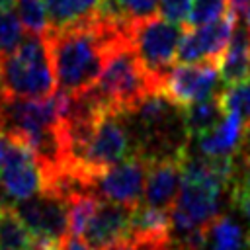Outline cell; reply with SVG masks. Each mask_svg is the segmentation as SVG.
Wrapping results in <instances>:
<instances>
[{
	"mask_svg": "<svg viewBox=\"0 0 250 250\" xmlns=\"http://www.w3.org/2000/svg\"><path fill=\"white\" fill-rule=\"evenodd\" d=\"M135 23V21H133ZM96 14L88 23L47 31L59 92L76 96L88 92L100 78L111 49L131 37V25Z\"/></svg>",
	"mask_w": 250,
	"mask_h": 250,
	"instance_id": "obj_1",
	"label": "cell"
},
{
	"mask_svg": "<svg viewBox=\"0 0 250 250\" xmlns=\"http://www.w3.org/2000/svg\"><path fill=\"white\" fill-rule=\"evenodd\" d=\"M182 111H184V125H186L189 143L199 139L207 131H211L215 125H219V121L227 113L223 107V102H221V94L215 98L195 102L188 107H182Z\"/></svg>",
	"mask_w": 250,
	"mask_h": 250,
	"instance_id": "obj_14",
	"label": "cell"
},
{
	"mask_svg": "<svg viewBox=\"0 0 250 250\" xmlns=\"http://www.w3.org/2000/svg\"><path fill=\"white\" fill-rule=\"evenodd\" d=\"M236 158V172L230 193H250V131L244 135V143L240 150L234 154Z\"/></svg>",
	"mask_w": 250,
	"mask_h": 250,
	"instance_id": "obj_22",
	"label": "cell"
},
{
	"mask_svg": "<svg viewBox=\"0 0 250 250\" xmlns=\"http://www.w3.org/2000/svg\"><path fill=\"white\" fill-rule=\"evenodd\" d=\"M158 0H102L98 14L111 21L133 23L137 20L154 16Z\"/></svg>",
	"mask_w": 250,
	"mask_h": 250,
	"instance_id": "obj_17",
	"label": "cell"
},
{
	"mask_svg": "<svg viewBox=\"0 0 250 250\" xmlns=\"http://www.w3.org/2000/svg\"><path fill=\"white\" fill-rule=\"evenodd\" d=\"M182 188V158H164L148 164L143 199L146 205L172 209Z\"/></svg>",
	"mask_w": 250,
	"mask_h": 250,
	"instance_id": "obj_10",
	"label": "cell"
},
{
	"mask_svg": "<svg viewBox=\"0 0 250 250\" xmlns=\"http://www.w3.org/2000/svg\"><path fill=\"white\" fill-rule=\"evenodd\" d=\"M193 0H158V12L162 18L174 21V23H188V16L191 10Z\"/></svg>",
	"mask_w": 250,
	"mask_h": 250,
	"instance_id": "obj_24",
	"label": "cell"
},
{
	"mask_svg": "<svg viewBox=\"0 0 250 250\" xmlns=\"http://www.w3.org/2000/svg\"><path fill=\"white\" fill-rule=\"evenodd\" d=\"M131 234V207L100 199L86 225L84 238L94 250H107Z\"/></svg>",
	"mask_w": 250,
	"mask_h": 250,
	"instance_id": "obj_9",
	"label": "cell"
},
{
	"mask_svg": "<svg viewBox=\"0 0 250 250\" xmlns=\"http://www.w3.org/2000/svg\"><path fill=\"white\" fill-rule=\"evenodd\" d=\"M227 4L229 0H193L186 25L197 27L223 18L227 14Z\"/></svg>",
	"mask_w": 250,
	"mask_h": 250,
	"instance_id": "obj_21",
	"label": "cell"
},
{
	"mask_svg": "<svg viewBox=\"0 0 250 250\" xmlns=\"http://www.w3.org/2000/svg\"><path fill=\"white\" fill-rule=\"evenodd\" d=\"M244 27H246V31H248V35H250V6L246 8V16H244Z\"/></svg>",
	"mask_w": 250,
	"mask_h": 250,
	"instance_id": "obj_29",
	"label": "cell"
},
{
	"mask_svg": "<svg viewBox=\"0 0 250 250\" xmlns=\"http://www.w3.org/2000/svg\"><path fill=\"white\" fill-rule=\"evenodd\" d=\"M186 29L162 16H148L131 25V43L148 76L162 88V80L174 66Z\"/></svg>",
	"mask_w": 250,
	"mask_h": 250,
	"instance_id": "obj_4",
	"label": "cell"
},
{
	"mask_svg": "<svg viewBox=\"0 0 250 250\" xmlns=\"http://www.w3.org/2000/svg\"><path fill=\"white\" fill-rule=\"evenodd\" d=\"M57 250H94V248L80 236H68Z\"/></svg>",
	"mask_w": 250,
	"mask_h": 250,
	"instance_id": "obj_26",
	"label": "cell"
},
{
	"mask_svg": "<svg viewBox=\"0 0 250 250\" xmlns=\"http://www.w3.org/2000/svg\"><path fill=\"white\" fill-rule=\"evenodd\" d=\"M57 88L49 39L27 33L18 49L0 57V94L12 98H45Z\"/></svg>",
	"mask_w": 250,
	"mask_h": 250,
	"instance_id": "obj_2",
	"label": "cell"
},
{
	"mask_svg": "<svg viewBox=\"0 0 250 250\" xmlns=\"http://www.w3.org/2000/svg\"><path fill=\"white\" fill-rule=\"evenodd\" d=\"M107 250H170V238H154V236L129 234L127 238L115 242Z\"/></svg>",
	"mask_w": 250,
	"mask_h": 250,
	"instance_id": "obj_23",
	"label": "cell"
},
{
	"mask_svg": "<svg viewBox=\"0 0 250 250\" xmlns=\"http://www.w3.org/2000/svg\"><path fill=\"white\" fill-rule=\"evenodd\" d=\"M16 4V0H0V10H10Z\"/></svg>",
	"mask_w": 250,
	"mask_h": 250,
	"instance_id": "obj_28",
	"label": "cell"
},
{
	"mask_svg": "<svg viewBox=\"0 0 250 250\" xmlns=\"http://www.w3.org/2000/svg\"><path fill=\"white\" fill-rule=\"evenodd\" d=\"M230 201L236 205V209L240 211V215L250 225V193H230Z\"/></svg>",
	"mask_w": 250,
	"mask_h": 250,
	"instance_id": "obj_25",
	"label": "cell"
},
{
	"mask_svg": "<svg viewBox=\"0 0 250 250\" xmlns=\"http://www.w3.org/2000/svg\"><path fill=\"white\" fill-rule=\"evenodd\" d=\"M217 61L180 62L168 70L162 80V92L180 107H188L195 102L215 98L223 92Z\"/></svg>",
	"mask_w": 250,
	"mask_h": 250,
	"instance_id": "obj_6",
	"label": "cell"
},
{
	"mask_svg": "<svg viewBox=\"0 0 250 250\" xmlns=\"http://www.w3.org/2000/svg\"><path fill=\"white\" fill-rule=\"evenodd\" d=\"M238 23V14L229 10L223 18L197 25L184 33L176 59L180 62H201V61H217L225 53L234 29Z\"/></svg>",
	"mask_w": 250,
	"mask_h": 250,
	"instance_id": "obj_8",
	"label": "cell"
},
{
	"mask_svg": "<svg viewBox=\"0 0 250 250\" xmlns=\"http://www.w3.org/2000/svg\"><path fill=\"white\" fill-rule=\"evenodd\" d=\"M35 238L14 205L0 207V250H33Z\"/></svg>",
	"mask_w": 250,
	"mask_h": 250,
	"instance_id": "obj_16",
	"label": "cell"
},
{
	"mask_svg": "<svg viewBox=\"0 0 250 250\" xmlns=\"http://www.w3.org/2000/svg\"><path fill=\"white\" fill-rule=\"evenodd\" d=\"M207 244L211 250H242L244 234L242 229L227 215H219L207 229Z\"/></svg>",
	"mask_w": 250,
	"mask_h": 250,
	"instance_id": "obj_18",
	"label": "cell"
},
{
	"mask_svg": "<svg viewBox=\"0 0 250 250\" xmlns=\"http://www.w3.org/2000/svg\"><path fill=\"white\" fill-rule=\"evenodd\" d=\"M229 4H230V10L232 12L240 14V12H244L250 6V0H229Z\"/></svg>",
	"mask_w": 250,
	"mask_h": 250,
	"instance_id": "obj_27",
	"label": "cell"
},
{
	"mask_svg": "<svg viewBox=\"0 0 250 250\" xmlns=\"http://www.w3.org/2000/svg\"><path fill=\"white\" fill-rule=\"evenodd\" d=\"M148 162L141 156H129L88 180L86 191L100 199L135 207L145 191Z\"/></svg>",
	"mask_w": 250,
	"mask_h": 250,
	"instance_id": "obj_7",
	"label": "cell"
},
{
	"mask_svg": "<svg viewBox=\"0 0 250 250\" xmlns=\"http://www.w3.org/2000/svg\"><path fill=\"white\" fill-rule=\"evenodd\" d=\"M219 72L225 86L244 82L250 72V35L244 25L236 23V29L219 59Z\"/></svg>",
	"mask_w": 250,
	"mask_h": 250,
	"instance_id": "obj_12",
	"label": "cell"
},
{
	"mask_svg": "<svg viewBox=\"0 0 250 250\" xmlns=\"http://www.w3.org/2000/svg\"><path fill=\"white\" fill-rule=\"evenodd\" d=\"M16 16L27 33L45 35L49 31V14L45 0H16Z\"/></svg>",
	"mask_w": 250,
	"mask_h": 250,
	"instance_id": "obj_19",
	"label": "cell"
},
{
	"mask_svg": "<svg viewBox=\"0 0 250 250\" xmlns=\"http://www.w3.org/2000/svg\"><path fill=\"white\" fill-rule=\"evenodd\" d=\"M23 39V25L10 10H0V57H6L18 49Z\"/></svg>",
	"mask_w": 250,
	"mask_h": 250,
	"instance_id": "obj_20",
	"label": "cell"
},
{
	"mask_svg": "<svg viewBox=\"0 0 250 250\" xmlns=\"http://www.w3.org/2000/svg\"><path fill=\"white\" fill-rule=\"evenodd\" d=\"M248 74H250V72H248Z\"/></svg>",
	"mask_w": 250,
	"mask_h": 250,
	"instance_id": "obj_31",
	"label": "cell"
},
{
	"mask_svg": "<svg viewBox=\"0 0 250 250\" xmlns=\"http://www.w3.org/2000/svg\"><path fill=\"white\" fill-rule=\"evenodd\" d=\"M102 0H45L49 29L61 31L88 23L96 18Z\"/></svg>",
	"mask_w": 250,
	"mask_h": 250,
	"instance_id": "obj_13",
	"label": "cell"
},
{
	"mask_svg": "<svg viewBox=\"0 0 250 250\" xmlns=\"http://www.w3.org/2000/svg\"><path fill=\"white\" fill-rule=\"evenodd\" d=\"M170 250H188V248H180V246H170Z\"/></svg>",
	"mask_w": 250,
	"mask_h": 250,
	"instance_id": "obj_30",
	"label": "cell"
},
{
	"mask_svg": "<svg viewBox=\"0 0 250 250\" xmlns=\"http://www.w3.org/2000/svg\"><path fill=\"white\" fill-rule=\"evenodd\" d=\"M156 90H160V86L141 64L129 37L111 49L98 82L88 92L104 107L127 111L146 94Z\"/></svg>",
	"mask_w": 250,
	"mask_h": 250,
	"instance_id": "obj_3",
	"label": "cell"
},
{
	"mask_svg": "<svg viewBox=\"0 0 250 250\" xmlns=\"http://www.w3.org/2000/svg\"><path fill=\"white\" fill-rule=\"evenodd\" d=\"M246 135V123L236 115V113H227L219 125H215L211 131L195 139V152L211 158H225V156H234Z\"/></svg>",
	"mask_w": 250,
	"mask_h": 250,
	"instance_id": "obj_11",
	"label": "cell"
},
{
	"mask_svg": "<svg viewBox=\"0 0 250 250\" xmlns=\"http://www.w3.org/2000/svg\"><path fill=\"white\" fill-rule=\"evenodd\" d=\"M14 209L37 240L61 244L70 236L68 197L53 188H43L39 193L16 201Z\"/></svg>",
	"mask_w": 250,
	"mask_h": 250,
	"instance_id": "obj_5",
	"label": "cell"
},
{
	"mask_svg": "<svg viewBox=\"0 0 250 250\" xmlns=\"http://www.w3.org/2000/svg\"><path fill=\"white\" fill-rule=\"evenodd\" d=\"M131 234L170 238V211L137 203L131 207Z\"/></svg>",
	"mask_w": 250,
	"mask_h": 250,
	"instance_id": "obj_15",
	"label": "cell"
}]
</instances>
